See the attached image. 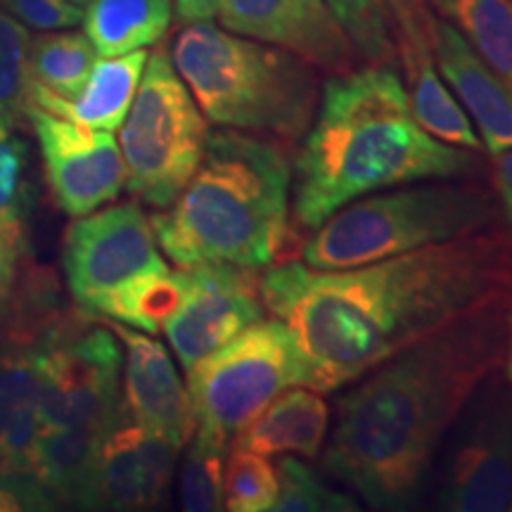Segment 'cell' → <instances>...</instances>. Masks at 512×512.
<instances>
[{"mask_svg": "<svg viewBox=\"0 0 512 512\" xmlns=\"http://www.w3.org/2000/svg\"><path fill=\"white\" fill-rule=\"evenodd\" d=\"M259 290L266 311L292 332L304 387L328 394L482 299L512 290V228L342 271L280 261L261 271Z\"/></svg>", "mask_w": 512, "mask_h": 512, "instance_id": "1", "label": "cell"}, {"mask_svg": "<svg viewBox=\"0 0 512 512\" xmlns=\"http://www.w3.org/2000/svg\"><path fill=\"white\" fill-rule=\"evenodd\" d=\"M512 290L482 299L368 370L337 403L323 465L375 510L418 501L448 430L505 366Z\"/></svg>", "mask_w": 512, "mask_h": 512, "instance_id": "2", "label": "cell"}, {"mask_svg": "<svg viewBox=\"0 0 512 512\" xmlns=\"http://www.w3.org/2000/svg\"><path fill=\"white\" fill-rule=\"evenodd\" d=\"M479 171V152L441 143L418 124L394 67L332 74L292 164V221L316 230L358 197Z\"/></svg>", "mask_w": 512, "mask_h": 512, "instance_id": "3", "label": "cell"}, {"mask_svg": "<svg viewBox=\"0 0 512 512\" xmlns=\"http://www.w3.org/2000/svg\"><path fill=\"white\" fill-rule=\"evenodd\" d=\"M287 145L245 131L209 133L195 176L152 216L159 249L176 268H268L294 254Z\"/></svg>", "mask_w": 512, "mask_h": 512, "instance_id": "4", "label": "cell"}, {"mask_svg": "<svg viewBox=\"0 0 512 512\" xmlns=\"http://www.w3.org/2000/svg\"><path fill=\"white\" fill-rule=\"evenodd\" d=\"M176 72L211 124L252 136L302 143L316 117V69L283 48L190 22L169 50Z\"/></svg>", "mask_w": 512, "mask_h": 512, "instance_id": "5", "label": "cell"}, {"mask_svg": "<svg viewBox=\"0 0 512 512\" xmlns=\"http://www.w3.org/2000/svg\"><path fill=\"white\" fill-rule=\"evenodd\" d=\"M498 197L477 181L432 178L344 204L313 230L302 261L318 271H342L501 226Z\"/></svg>", "mask_w": 512, "mask_h": 512, "instance_id": "6", "label": "cell"}, {"mask_svg": "<svg viewBox=\"0 0 512 512\" xmlns=\"http://www.w3.org/2000/svg\"><path fill=\"white\" fill-rule=\"evenodd\" d=\"M207 138V117L169 53L159 48L147 55L138 91L119 126L128 192L155 209L174 204L200 169Z\"/></svg>", "mask_w": 512, "mask_h": 512, "instance_id": "7", "label": "cell"}, {"mask_svg": "<svg viewBox=\"0 0 512 512\" xmlns=\"http://www.w3.org/2000/svg\"><path fill=\"white\" fill-rule=\"evenodd\" d=\"M185 373L192 437L226 451L283 389L304 387L302 356L290 328L275 316L256 320Z\"/></svg>", "mask_w": 512, "mask_h": 512, "instance_id": "8", "label": "cell"}, {"mask_svg": "<svg viewBox=\"0 0 512 512\" xmlns=\"http://www.w3.org/2000/svg\"><path fill=\"white\" fill-rule=\"evenodd\" d=\"M50 320L31 344L38 373L41 427H107L124 413L119 375L124 351L110 325Z\"/></svg>", "mask_w": 512, "mask_h": 512, "instance_id": "9", "label": "cell"}, {"mask_svg": "<svg viewBox=\"0 0 512 512\" xmlns=\"http://www.w3.org/2000/svg\"><path fill=\"white\" fill-rule=\"evenodd\" d=\"M434 505L446 512L512 510V392L498 368L446 434Z\"/></svg>", "mask_w": 512, "mask_h": 512, "instance_id": "10", "label": "cell"}, {"mask_svg": "<svg viewBox=\"0 0 512 512\" xmlns=\"http://www.w3.org/2000/svg\"><path fill=\"white\" fill-rule=\"evenodd\" d=\"M62 268L76 304L88 311L143 273L166 271L152 219L136 202L95 209L69 223L62 245Z\"/></svg>", "mask_w": 512, "mask_h": 512, "instance_id": "11", "label": "cell"}, {"mask_svg": "<svg viewBox=\"0 0 512 512\" xmlns=\"http://www.w3.org/2000/svg\"><path fill=\"white\" fill-rule=\"evenodd\" d=\"M24 121L41 145L50 195L67 216L91 214L126 188L124 157L110 131L76 124L34 105L27 107Z\"/></svg>", "mask_w": 512, "mask_h": 512, "instance_id": "12", "label": "cell"}, {"mask_svg": "<svg viewBox=\"0 0 512 512\" xmlns=\"http://www.w3.org/2000/svg\"><path fill=\"white\" fill-rule=\"evenodd\" d=\"M264 268L202 264L190 268V287L162 332L185 370L264 318L259 280Z\"/></svg>", "mask_w": 512, "mask_h": 512, "instance_id": "13", "label": "cell"}, {"mask_svg": "<svg viewBox=\"0 0 512 512\" xmlns=\"http://www.w3.org/2000/svg\"><path fill=\"white\" fill-rule=\"evenodd\" d=\"M219 24L230 34L283 48L316 72L347 74L358 53L325 0H221Z\"/></svg>", "mask_w": 512, "mask_h": 512, "instance_id": "14", "label": "cell"}, {"mask_svg": "<svg viewBox=\"0 0 512 512\" xmlns=\"http://www.w3.org/2000/svg\"><path fill=\"white\" fill-rule=\"evenodd\" d=\"M178 448L162 434L145 430L131 415H119L105 432L95 458L86 510H152L169 494Z\"/></svg>", "mask_w": 512, "mask_h": 512, "instance_id": "15", "label": "cell"}, {"mask_svg": "<svg viewBox=\"0 0 512 512\" xmlns=\"http://www.w3.org/2000/svg\"><path fill=\"white\" fill-rule=\"evenodd\" d=\"M114 335L124 344V408L133 422L174 441L188 444L192 422L188 389L171 361L169 351L155 337L128 325L112 323Z\"/></svg>", "mask_w": 512, "mask_h": 512, "instance_id": "16", "label": "cell"}, {"mask_svg": "<svg viewBox=\"0 0 512 512\" xmlns=\"http://www.w3.org/2000/svg\"><path fill=\"white\" fill-rule=\"evenodd\" d=\"M432 55L460 107L477 126L491 157L512 150V91L465 36L444 17H432Z\"/></svg>", "mask_w": 512, "mask_h": 512, "instance_id": "17", "label": "cell"}, {"mask_svg": "<svg viewBox=\"0 0 512 512\" xmlns=\"http://www.w3.org/2000/svg\"><path fill=\"white\" fill-rule=\"evenodd\" d=\"M27 145L12 128L0 126V318L19 302L41 297L34 278L29 211L34 192L27 181Z\"/></svg>", "mask_w": 512, "mask_h": 512, "instance_id": "18", "label": "cell"}, {"mask_svg": "<svg viewBox=\"0 0 512 512\" xmlns=\"http://www.w3.org/2000/svg\"><path fill=\"white\" fill-rule=\"evenodd\" d=\"M147 55L150 53L140 48L126 55L100 57L93 64L79 95L72 100L57 98L41 83L29 79L27 107H41V110L57 114V117L72 119L76 124L98 128V131H119L133 102V95L138 91Z\"/></svg>", "mask_w": 512, "mask_h": 512, "instance_id": "19", "label": "cell"}, {"mask_svg": "<svg viewBox=\"0 0 512 512\" xmlns=\"http://www.w3.org/2000/svg\"><path fill=\"white\" fill-rule=\"evenodd\" d=\"M330 427V406L309 387H287L261 411L230 446L261 456L318 458Z\"/></svg>", "mask_w": 512, "mask_h": 512, "instance_id": "20", "label": "cell"}, {"mask_svg": "<svg viewBox=\"0 0 512 512\" xmlns=\"http://www.w3.org/2000/svg\"><path fill=\"white\" fill-rule=\"evenodd\" d=\"M107 430L102 427H41L38 430L31 477L43 486L55 508L60 503L83 508L100 441Z\"/></svg>", "mask_w": 512, "mask_h": 512, "instance_id": "21", "label": "cell"}, {"mask_svg": "<svg viewBox=\"0 0 512 512\" xmlns=\"http://www.w3.org/2000/svg\"><path fill=\"white\" fill-rule=\"evenodd\" d=\"M399 62L406 76V91L418 124L441 143L482 152V138L472 126L456 95L441 79L432 53H403Z\"/></svg>", "mask_w": 512, "mask_h": 512, "instance_id": "22", "label": "cell"}, {"mask_svg": "<svg viewBox=\"0 0 512 512\" xmlns=\"http://www.w3.org/2000/svg\"><path fill=\"white\" fill-rule=\"evenodd\" d=\"M171 17V0H91L83 27L100 57H117L155 46Z\"/></svg>", "mask_w": 512, "mask_h": 512, "instance_id": "23", "label": "cell"}, {"mask_svg": "<svg viewBox=\"0 0 512 512\" xmlns=\"http://www.w3.org/2000/svg\"><path fill=\"white\" fill-rule=\"evenodd\" d=\"M190 287V268L143 273L100 297L88 316H105L147 335H157L174 316Z\"/></svg>", "mask_w": 512, "mask_h": 512, "instance_id": "24", "label": "cell"}, {"mask_svg": "<svg viewBox=\"0 0 512 512\" xmlns=\"http://www.w3.org/2000/svg\"><path fill=\"white\" fill-rule=\"evenodd\" d=\"M512 91V0H430Z\"/></svg>", "mask_w": 512, "mask_h": 512, "instance_id": "25", "label": "cell"}, {"mask_svg": "<svg viewBox=\"0 0 512 512\" xmlns=\"http://www.w3.org/2000/svg\"><path fill=\"white\" fill-rule=\"evenodd\" d=\"M98 62L91 38L79 31H46L31 38L29 74L57 98L72 100Z\"/></svg>", "mask_w": 512, "mask_h": 512, "instance_id": "26", "label": "cell"}, {"mask_svg": "<svg viewBox=\"0 0 512 512\" xmlns=\"http://www.w3.org/2000/svg\"><path fill=\"white\" fill-rule=\"evenodd\" d=\"M275 501L278 475L268 456L230 446L223 470V510L273 512Z\"/></svg>", "mask_w": 512, "mask_h": 512, "instance_id": "27", "label": "cell"}, {"mask_svg": "<svg viewBox=\"0 0 512 512\" xmlns=\"http://www.w3.org/2000/svg\"><path fill=\"white\" fill-rule=\"evenodd\" d=\"M29 29L0 10V126L15 128L27 114Z\"/></svg>", "mask_w": 512, "mask_h": 512, "instance_id": "28", "label": "cell"}, {"mask_svg": "<svg viewBox=\"0 0 512 512\" xmlns=\"http://www.w3.org/2000/svg\"><path fill=\"white\" fill-rule=\"evenodd\" d=\"M325 3L349 34L358 57L387 67L399 62L392 19L384 0H325Z\"/></svg>", "mask_w": 512, "mask_h": 512, "instance_id": "29", "label": "cell"}, {"mask_svg": "<svg viewBox=\"0 0 512 512\" xmlns=\"http://www.w3.org/2000/svg\"><path fill=\"white\" fill-rule=\"evenodd\" d=\"M185 446L188 453L178 472V503L188 512H221L228 451L200 437H190Z\"/></svg>", "mask_w": 512, "mask_h": 512, "instance_id": "30", "label": "cell"}, {"mask_svg": "<svg viewBox=\"0 0 512 512\" xmlns=\"http://www.w3.org/2000/svg\"><path fill=\"white\" fill-rule=\"evenodd\" d=\"M278 475V501L273 512H356L354 498L332 489L316 470L294 456H283L275 465Z\"/></svg>", "mask_w": 512, "mask_h": 512, "instance_id": "31", "label": "cell"}, {"mask_svg": "<svg viewBox=\"0 0 512 512\" xmlns=\"http://www.w3.org/2000/svg\"><path fill=\"white\" fill-rule=\"evenodd\" d=\"M38 401V373L31 344L0 351V437L24 403Z\"/></svg>", "mask_w": 512, "mask_h": 512, "instance_id": "32", "label": "cell"}, {"mask_svg": "<svg viewBox=\"0 0 512 512\" xmlns=\"http://www.w3.org/2000/svg\"><path fill=\"white\" fill-rule=\"evenodd\" d=\"M10 15L38 31L72 29L83 22V8L67 0H5Z\"/></svg>", "mask_w": 512, "mask_h": 512, "instance_id": "33", "label": "cell"}, {"mask_svg": "<svg viewBox=\"0 0 512 512\" xmlns=\"http://www.w3.org/2000/svg\"><path fill=\"white\" fill-rule=\"evenodd\" d=\"M55 503L34 477L0 475V512L53 510Z\"/></svg>", "mask_w": 512, "mask_h": 512, "instance_id": "34", "label": "cell"}, {"mask_svg": "<svg viewBox=\"0 0 512 512\" xmlns=\"http://www.w3.org/2000/svg\"><path fill=\"white\" fill-rule=\"evenodd\" d=\"M494 188L505 221L512 228V150L494 155Z\"/></svg>", "mask_w": 512, "mask_h": 512, "instance_id": "35", "label": "cell"}, {"mask_svg": "<svg viewBox=\"0 0 512 512\" xmlns=\"http://www.w3.org/2000/svg\"><path fill=\"white\" fill-rule=\"evenodd\" d=\"M219 8L221 0H176V15L185 24L214 19Z\"/></svg>", "mask_w": 512, "mask_h": 512, "instance_id": "36", "label": "cell"}, {"mask_svg": "<svg viewBox=\"0 0 512 512\" xmlns=\"http://www.w3.org/2000/svg\"><path fill=\"white\" fill-rule=\"evenodd\" d=\"M505 375H508L510 392H512V313H510V339H508V358H505Z\"/></svg>", "mask_w": 512, "mask_h": 512, "instance_id": "37", "label": "cell"}, {"mask_svg": "<svg viewBox=\"0 0 512 512\" xmlns=\"http://www.w3.org/2000/svg\"><path fill=\"white\" fill-rule=\"evenodd\" d=\"M67 3L79 5V8H88V3H91V0H67Z\"/></svg>", "mask_w": 512, "mask_h": 512, "instance_id": "38", "label": "cell"}]
</instances>
